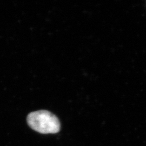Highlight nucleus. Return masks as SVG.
<instances>
[{
    "mask_svg": "<svg viewBox=\"0 0 146 146\" xmlns=\"http://www.w3.org/2000/svg\"><path fill=\"white\" fill-rule=\"evenodd\" d=\"M27 120L31 129L42 134H55L60 130L61 125L58 117L47 110L31 113Z\"/></svg>",
    "mask_w": 146,
    "mask_h": 146,
    "instance_id": "obj_1",
    "label": "nucleus"
}]
</instances>
